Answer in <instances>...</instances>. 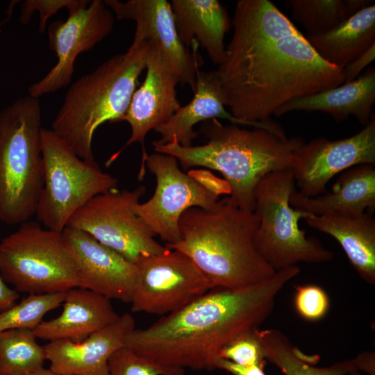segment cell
<instances>
[{
	"instance_id": "1",
	"label": "cell",
	"mask_w": 375,
	"mask_h": 375,
	"mask_svg": "<svg viewBox=\"0 0 375 375\" xmlns=\"http://www.w3.org/2000/svg\"><path fill=\"white\" fill-rule=\"evenodd\" d=\"M232 38L216 69L224 104L247 126L286 136L270 116L283 104L344 83L343 69L324 60L269 0L237 1Z\"/></svg>"
},
{
	"instance_id": "2",
	"label": "cell",
	"mask_w": 375,
	"mask_h": 375,
	"mask_svg": "<svg viewBox=\"0 0 375 375\" xmlns=\"http://www.w3.org/2000/svg\"><path fill=\"white\" fill-rule=\"evenodd\" d=\"M299 272L298 266H292L251 287L213 288L151 326L134 328L125 347L166 367L215 369L222 348L239 335L259 328L273 311L278 292Z\"/></svg>"
},
{
	"instance_id": "3",
	"label": "cell",
	"mask_w": 375,
	"mask_h": 375,
	"mask_svg": "<svg viewBox=\"0 0 375 375\" xmlns=\"http://www.w3.org/2000/svg\"><path fill=\"white\" fill-rule=\"evenodd\" d=\"M201 145L183 147L176 142H152L156 152L176 158L183 170L203 167L219 172L231 189L230 199L241 209L253 212L254 193L268 174L293 167L305 142L301 137H281L268 130L224 124L217 119L202 123Z\"/></svg>"
},
{
	"instance_id": "4",
	"label": "cell",
	"mask_w": 375,
	"mask_h": 375,
	"mask_svg": "<svg viewBox=\"0 0 375 375\" xmlns=\"http://www.w3.org/2000/svg\"><path fill=\"white\" fill-rule=\"evenodd\" d=\"M258 224L254 212L240 208L228 197L210 209L185 210L179 219L180 240L165 246L189 257L213 288H245L276 272L254 245Z\"/></svg>"
},
{
	"instance_id": "5",
	"label": "cell",
	"mask_w": 375,
	"mask_h": 375,
	"mask_svg": "<svg viewBox=\"0 0 375 375\" xmlns=\"http://www.w3.org/2000/svg\"><path fill=\"white\" fill-rule=\"evenodd\" d=\"M149 47L148 41L133 42L126 52L83 75L67 91L51 130L81 159L94 160L92 140L99 126L124 121Z\"/></svg>"
},
{
	"instance_id": "6",
	"label": "cell",
	"mask_w": 375,
	"mask_h": 375,
	"mask_svg": "<svg viewBox=\"0 0 375 375\" xmlns=\"http://www.w3.org/2000/svg\"><path fill=\"white\" fill-rule=\"evenodd\" d=\"M41 106L26 95L0 112V222L22 224L35 213L43 187Z\"/></svg>"
},
{
	"instance_id": "7",
	"label": "cell",
	"mask_w": 375,
	"mask_h": 375,
	"mask_svg": "<svg viewBox=\"0 0 375 375\" xmlns=\"http://www.w3.org/2000/svg\"><path fill=\"white\" fill-rule=\"evenodd\" d=\"M295 188L292 168L266 175L257 185L254 213L259 224L254 245L275 271L299 262L322 263L332 260L333 251L315 237H307L299 222L310 214L293 208L290 197Z\"/></svg>"
},
{
	"instance_id": "8",
	"label": "cell",
	"mask_w": 375,
	"mask_h": 375,
	"mask_svg": "<svg viewBox=\"0 0 375 375\" xmlns=\"http://www.w3.org/2000/svg\"><path fill=\"white\" fill-rule=\"evenodd\" d=\"M0 274L19 292L43 294L79 287L78 267L62 233L27 221L0 241Z\"/></svg>"
},
{
	"instance_id": "9",
	"label": "cell",
	"mask_w": 375,
	"mask_h": 375,
	"mask_svg": "<svg viewBox=\"0 0 375 375\" xmlns=\"http://www.w3.org/2000/svg\"><path fill=\"white\" fill-rule=\"evenodd\" d=\"M43 187L37 219L45 228L62 233L74 213L90 199L117 188L118 181L97 162L79 158L51 129L42 128Z\"/></svg>"
},
{
	"instance_id": "10",
	"label": "cell",
	"mask_w": 375,
	"mask_h": 375,
	"mask_svg": "<svg viewBox=\"0 0 375 375\" xmlns=\"http://www.w3.org/2000/svg\"><path fill=\"white\" fill-rule=\"evenodd\" d=\"M144 164L155 176L156 187L153 196L136 203L133 210L165 244L180 240L179 219L185 210L192 207L210 209L220 194H230L224 179L212 176L204 183L181 171L174 156L155 152L147 155Z\"/></svg>"
},
{
	"instance_id": "11",
	"label": "cell",
	"mask_w": 375,
	"mask_h": 375,
	"mask_svg": "<svg viewBox=\"0 0 375 375\" xmlns=\"http://www.w3.org/2000/svg\"><path fill=\"white\" fill-rule=\"evenodd\" d=\"M145 192L141 185L96 195L74 213L66 227L89 234L133 263L162 253L167 248L155 240V233L133 210Z\"/></svg>"
},
{
	"instance_id": "12",
	"label": "cell",
	"mask_w": 375,
	"mask_h": 375,
	"mask_svg": "<svg viewBox=\"0 0 375 375\" xmlns=\"http://www.w3.org/2000/svg\"><path fill=\"white\" fill-rule=\"evenodd\" d=\"M135 265L133 312L168 315L213 288L193 261L177 250L142 257Z\"/></svg>"
},
{
	"instance_id": "13",
	"label": "cell",
	"mask_w": 375,
	"mask_h": 375,
	"mask_svg": "<svg viewBox=\"0 0 375 375\" xmlns=\"http://www.w3.org/2000/svg\"><path fill=\"white\" fill-rule=\"evenodd\" d=\"M114 23V15L103 0L90 1L88 6L69 13L65 21L51 23L47 28L49 44L58 61L42 79L29 86L28 94L38 98L67 86L77 56L108 35Z\"/></svg>"
},
{
	"instance_id": "14",
	"label": "cell",
	"mask_w": 375,
	"mask_h": 375,
	"mask_svg": "<svg viewBox=\"0 0 375 375\" xmlns=\"http://www.w3.org/2000/svg\"><path fill=\"white\" fill-rule=\"evenodd\" d=\"M115 17L135 23L133 42H151L166 58L176 74L179 83L188 85L194 93L197 72L202 64L195 42L192 51L180 40L170 2L167 0H103Z\"/></svg>"
},
{
	"instance_id": "15",
	"label": "cell",
	"mask_w": 375,
	"mask_h": 375,
	"mask_svg": "<svg viewBox=\"0 0 375 375\" xmlns=\"http://www.w3.org/2000/svg\"><path fill=\"white\" fill-rule=\"evenodd\" d=\"M375 165V115L358 133L330 140L315 138L299 150L292 169L299 192L314 197L326 192V186L336 174L353 167Z\"/></svg>"
},
{
	"instance_id": "16",
	"label": "cell",
	"mask_w": 375,
	"mask_h": 375,
	"mask_svg": "<svg viewBox=\"0 0 375 375\" xmlns=\"http://www.w3.org/2000/svg\"><path fill=\"white\" fill-rule=\"evenodd\" d=\"M145 69L144 81L135 90L124 119L130 125L131 134L124 147L107 161V166L133 143H141L142 153H146L144 143L147 133L165 123L181 106L176 90L178 77L151 42Z\"/></svg>"
},
{
	"instance_id": "17",
	"label": "cell",
	"mask_w": 375,
	"mask_h": 375,
	"mask_svg": "<svg viewBox=\"0 0 375 375\" xmlns=\"http://www.w3.org/2000/svg\"><path fill=\"white\" fill-rule=\"evenodd\" d=\"M62 234L78 267L79 288L131 303L137 275L135 263L83 231L66 227Z\"/></svg>"
},
{
	"instance_id": "18",
	"label": "cell",
	"mask_w": 375,
	"mask_h": 375,
	"mask_svg": "<svg viewBox=\"0 0 375 375\" xmlns=\"http://www.w3.org/2000/svg\"><path fill=\"white\" fill-rule=\"evenodd\" d=\"M134 328L133 316L124 313L79 343L51 341L44 346L49 369L58 375H110V356L125 347L126 338Z\"/></svg>"
},
{
	"instance_id": "19",
	"label": "cell",
	"mask_w": 375,
	"mask_h": 375,
	"mask_svg": "<svg viewBox=\"0 0 375 375\" xmlns=\"http://www.w3.org/2000/svg\"><path fill=\"white\" fill-rule=\"evenodd\" d=\"M62 304L63 309L59 316L42 321L32 330L37 338L79 343L120 316L110 299L79 287L67 290Z\"/></svg>"
},
{
	"instance_id": "20",
	"label": "cell",
	"mask_w": 375,
	"mask_h": 375,
	"mask_svg": "<svg viewBox=\"0 0 375 375\" xmlns=\"http://www.w3.org/2000/svg\"><path fill=\"white\" fill-rule=\"evenodd\" d=\"M224 119L231 124L247 126L226 110L224 94L217 71L197 72L196 89L190 102L181 108L163 124L154 131L160 138L153 142L165 144L173 141L183 147H190L199 132L194 127L211 119Z\"/></svg>"
},
{
	"instance_id": "21",
	"label": "cell",
	"mask_w": 375,
	"mask_h": 375,
	"mask_svg": "<svg viewBox=\"0 0 375 375\" xmlns=\"http://www.w3.org/2000/svg\"><path fill=\"white\" fill-rule=\"evenodd\" d=\"M375 102V68L367 69L356 79L323 91L292 99L278 108L276 117L292 111H321L336 121L353 115L366 126L372 115Z\"/></svg>"
},
{
	"instance_id": "22",
	"label": "cell",
	"mask_w": 375,
	"mask_h": 375,
	"mask_svg": "<svg viewBox=\"0 0 375 375\" xmlns=\"http://www.w3.org/2000/svg\"><path fill=\"white\" fill-rule=\"evenodd\" d=\"M171 6L180 40L189 49L197 42L215 65L225 57L224 37L231 22L217 0H172Z\"/></svg>"
},
{
	"instance_id": "23",
	"label": "cell",
	"mask_w": 375,
	"mask_h": 375,
	"mask_svg": "<svg viewBox=\"0 0 375 375\" xmlns=\"http://www.w3.org/2000/svg\"><path fill=\"white\" fill-rule=\"evenodd\" d=\"M290 205L309 214L330 212L362 214L375 208V168L371 164L359 165L343 172L332 191L306 197L296 187L290 197Z\"/></svg>"
},
{
	"instance_id": "24",
	"label": "cell",
	"mask_w": 375,
	"mask_h": 375,
	"mask_svg": "<svg viewBox=\"0 0 375 375\" xmlns=\"http://www.w3.org/2000/svg\"><path fill=\"white\" fill-rule=\"evenodd\" d=\"M304 219L310 227L335 238L359 276L375 284V219L371 213L310 214Z\"/></svg>"
},
{
	"instance_id": "25",
	"label": "cell",
	"mask_w": 375,
	"mask_h": 375,
	"mask_svg": "<svg viewBox=\"0 0 375 375\" xmlns=\"http://www.w3.org/2000/svg\"><path fill=\"white\" fill-rule=\"evenodd\" d=\"M306 38L324 60L343 69L375 44V5L360 9L326 33Z\"/></svg>"
},
{
	"instance_id": "26",
	"label": "cell",
	"mask_w": 375,
	"mask_h": 375,
	"mask_svg": "<svg viewBox=\"0 0 375 375\" xmlns=\"http://www.w3.org/2000/svg\"><path fill=\"white\" fill-rule=\"evenodd\" d=\"M265 358L284 375H348L356 369L352 359L338 361L327 367H316L317 356H305L279 330H259Z\"/></svg>"
},
{
	"instance_id": "27",
	"label": "cell",
	"mask_w": 375,
	"mask_h": 375,
	"mask_svg": "<svg viewBox=\"0 0 375 375\" xmlns=\"http://www.w3.org/2000/svg\"><path fill=\"white\" fill-rule=\"evenodd\" d=\"M372 3L371 0H288L285 4L308 35H315L335 28Z\"/></svg>"
},
{
	"instance_id": "28",
	"label": "cell",
	"mask_w": 375,
	"mask_h": 375,
	"mask_svg": "<svg viewBox=\"0 0 375 375\" xmlns=\"http://www.w3.org/2000/svg\"><path fill=\"white\" fill-rule=\"evenodd\" d=\"M32 330L15 328L0 333V375H24L43 367L47 360Z\"/></svg>"
},
{
	"instance_id": "29",
	"label": "cell",
	"mask_w": 375,
	"mask_h": 375,
	"mask_svg": "<svg viewBox=\"0 0 375 375\" xmlns=\"http://www.w3.org/2000/svg\"><path fill=\"white\" fill-rule=\"evenodd\" d=\"M66 292L29 294L19 303L0 312V333L15 328L33 330L49 311L64 301Z\"/></svg>"
},
{
	"instance_id": "30",
	"label": "cell",
	"mask_w": 375,
	"mask_h": 375,
	"mask_svg": "<svg viewBox=\"0 0 375 375\" xmlns=\"http://www.w3.org/2000/svg\"><path fill=\"white\" fill-rule=\"evenodd\" d=\"M219 357L240 365L265 367L266 359L259 328L248 331L233 338L222 348Z\"/></svg>"
},
{
	"instance_id": "31",
	"label": "cell",
	"mask_w": 375,
	"mask_h": 375,
	"mask_svg": "<svg viewBox=\"0 0 375 375\" xmlns=\"http://www.w3.org/2000/svg\"><path fill=\"white\" fill-rule=\"evenodd\" d=\"M110 375H184L183 369L166 367L124 347L108 360Z\"/></svg>"
},
{
	"instance_id": "32",
	"label": "cell",
	"mask_w": 375,
	"mask_h": 375,
	"mask_svg": "<svg viewBox=\"0 0 375 375\" xmlns=\"http://www.w3.org/2000/svg\"><path fill=\"white\" fill-rule=\"evenodd\" d=\"M294 306L298 315L305 320L316 322L328 312L330 301L325 290L317 285L295 287Z\"/></svg>"
},
{
	"instance_id": "33",
	"label": "cell",
	"mask_w": 375,
	"mask_h": 375,
	"mask_svg": "<svg viewBox=\"0 0 375 375\" xmlns=\"http://www.w3.org/2000/svg\"><path fill=\"white\" fill-rule=\"evenodd\" d=\"M90 1L88 0H26L22 5L20 22L27 24L35 11L39 12V32L45 31L48 18L62 8H66L69 14L78 9L85 8Z\"/></svg>"
},
{
	"instance_id": "34",
	"label": "cell",
	"mask_w": 375,
	"mask_h": 375,
	"mask_svg": "<svg viewBox=\"0 0 375 375\" xmlns=\"http://www.w3.org/2000/svg\"><path fill=\"white\" fill-rule=\"evenodd\" d=\"M375 59V44L343 68L344 83L356 79Z\"/></svg>"
},
{
	"instance_id": "35",
	"label": "cell",
	"mask_w": 375,
	"mask_h": 375,
	"mask_svg": "<svg viewBox=\"0 0 375 375\" xmlns=\"http://www.w3.org/2000/svg\"><path fill=\"white\" fill-rule=\"evenodd\" d=\"M216 369L226 371L231 375H267L262 367L240 365L222 358L218 360Z\"/></svg>"
},
{
	"instance_id": "36",
	"label": "cell",
	"mask_w": 375,
	"mask_h": 375,
	"mask_svg": "<svg viewBox=\"0 0 375 375\" xmlns=\"http://www.w3.org/2000/svg\"><path fill=\"white\" fill-rule=\"evenodd\" d=\"M19 297V293L10 288L0 274V312L16 304Z\"/></svg>"
},
{
	"instance_id": "37",
	"label": "cell",
	"mask_w": 375,
	"mask_h": 375,
	"mask_svg": "<svg viewBox=\"0 0 375 375\" xmlns=\"http://www.w3.org/2000/svg\"><path fill=\"white\" fill-rule=\"evenodd\" d=\"M356 370L367 375H375V353L372 351H364L352 359Z\"/></svg>"
},
{
	"instance_id": "38",
	"label": "cell",
	"mask_w": 375,
	"mask_h": 375,
	"mask_svg": "<svg viewBox=\"0 0 375 375\" xmlns=\"http://www.w3.org/2000/svg\"><path fill=\"white\" fill-rule=\"evenodd\" d=\"M24 375H58V374H57L56 373L51 370L50 369H44V367H42L40 369L27 373Z\"/></svg>"
},
{
	"instance_id": "39",
	"label": "cell",
	"mask_w": 375,
	"mask_h": 375,
	"mask_svg": "<svg viewBox=\"0 0 375 375\" xmlns=\"http://www.w3.org/2000/svg\"><path fill=\"white\" fill-rule=\"evenodd\" d=\"M348 375H361V374H360V372L356 369H354V370H352L351 372H349Z\"/></svg>"
}]
</instances>
